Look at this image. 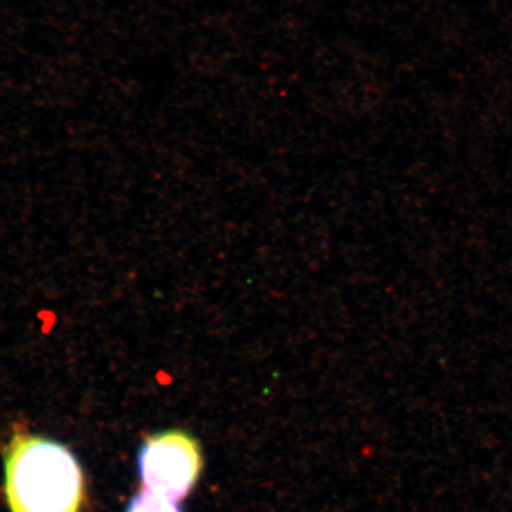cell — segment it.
I'll list each match as a JSON object with an SVG mask.
<instances>
[{
    "instance_id": "6da1fadb",
    "label": "cell",
    "mask_w": 512,
    "mask_h": 512,
    "mask_svg": "<svg viewBox=\"0 0 512 512\" xmlns=\"http://www.w3.org/2000/svg\"><path fill=\"white\" fill-rule=\"evenodd\" d=\"M5 471L12 512H79L82 507L83 471L63 444L15 431Z\"/></svg>"
},
{
    "instance_id": "3957f363",
    "label": "cell",
    "mask_w": 512,
    "mask_h": 512,
    "mask_svg": "<svg viewBox=\"0 0 512 512\" xmlns=\"http://www.w3.org/2000/svg\"><path fill=\"white\" fill-rule=\"evenodd\" d=\"M127 512H181L175 501L147 490L137 494L128 505Z\"/></svg>"
},
{
    "instance_id": "7a4b0ae2",
    "label": "cell",
    "mask_w": 512,
    "mask_h": 512,
    "mask_svg": "<svg viewBox=\"0 0 512 512\" xmlns=\"http://www.w3.org/2000/svg\"><path fill=\"white\" fill-rule=\"evenodd\" d=\"M201 468V448L184 431L148 437L138 453V471L147 490L173 501L190 494Z\"/></svg>"
}]
</instances>
